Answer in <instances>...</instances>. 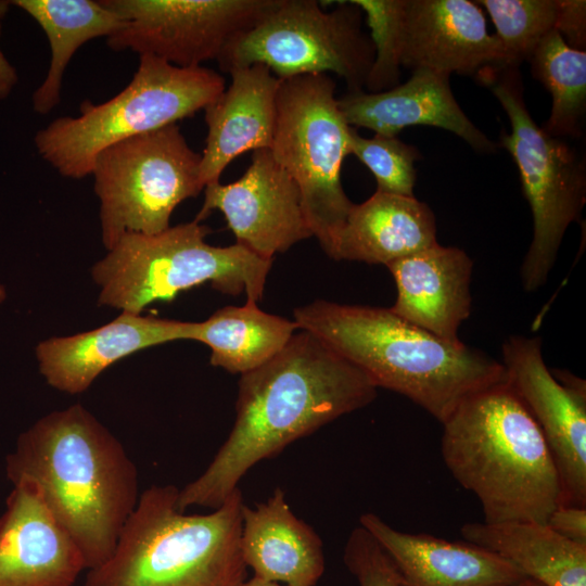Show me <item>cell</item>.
I'll return each instance as SVG.
<instances>
[{
    "instance_id": "cell-15",
    "label": "cell",
    "mask_w": 586,
    "mask_h": 586,
    "mask_svg": "<svg viewBox=\"0 0 586 586\" xmlns=\"http://www.w3.org/2000/svg\"><path fill=\"white\" fill-rule=\"evenodd\" d=\"M219 211L240 244L264 259H273L313 237L298 187L268 149L252 153L246 171L235 181L212 182L195 217L201 222Z\"/></svg>"
},
{
    "instance_id": "cell-10",
    "label": "cell",
    "mask_w": 586,
    "mask_h": 586,
    "mask_svg": "<svg viewBox=\"0 0 586 586\" xmlns=\"http://www.w3.org/2000/svg\"><path fill=\"white\" fill-rule=\"evenodd\" d=\"M201 161L177 124L103 149L91 175L105 249L110 251L126 233L152 235L167 230L174 209L205 188Z\"/></svg>"
},
{
    "instance_id": "cell-12",
    "label": "cell",
    "mask_w": 586,
    "mask_h": 586,
    "mask_svg": "<svg viewBox=\"0 0 586 586\" xmlns=\"http://www.w3.org/2000/svg\"><path fill=\"white\" fill-rule=\"evenodd\" d=\"M493 82L492 91L508 115L510 133L500 145L518 166L522 191L533 216V239L521 265L523 289L542 288L555 266L568 227L578 221L586 203L585 160L562 138L537 126L523 100L517 68Z\"/></svg>"
},
{
    "instance_id": "cell-26",
    "label": "cell",
    "mask_w": 586,
    "mask_h": 586,
    "mask_svg": "<svg viewBox=\"0 0 586 586\" xmlns=\"http://www.w3.org/2000/svg\"><path fill=\"white\" fill-rule=\"evenodd\" d=\"M298 329L294 320L260 310L255 303L226 306L199 322L195 341L211 348V364L231 373L249 372L271 359Z\"/></svg>"
},
{
    "instance_id": "cell-34",
    "label": "cell",
    "mask_w": 586,
    "mask_h": 586,
    "mask_svg": "<svg viewBox=\"0 0 586 586\" xmlns=\"http://www.w3.org/2000/svg\"><path fill=\"white\" fill-rule=\"evenodd\" d=\"M239 586H285L276 582L265 581L259 577L253 576L249 581L242 582Z\"/></svg>"
},
{
    "instance_id": "cell-27",
    "label": "cell",
    "mask_w": 586,
    "mask_h": 586,
    "mask_svg": "<svg viewBox=\"0 0 586 586\" xmlns=\"http://www.w3.org/2000/svg\"><path fill=\"white\" fill-rule=\"evenodd\" d=\"M532 73L552 98L542 129L557 138L581 137L586 112V52L571 48L557 31L545 36L531 53Z\"/></svg>"
},
{
    "instance_id": "cell-17",
    "label": "cell",
    "mask_w": 586,
    "mask_h": 586,
    "mask_svg": "<svg viewBox=\"0 0 586 586\" xmlns=\"http://www.w3.org/2000/svg\"><path fill=\"white\" fill-rule=\"evenodd\" d=\"M84 557L36 489L13 485L0 517V586H72Z\"/></svg>"
},
{
    "instance_id": "cell-29",
    "label": "cell",
    "mask_w": 586,
    "mask_h": 586,
    "mask_svg": "<svg viewBox=\"0 0 586 586\" xmlns=\"http://www.w3.org/2000/svg\"><path fill=\"white\" fill-rule=\"evenodd\" d=\"M348 151L372 173L377 191L415 196V162L419 158L417 148L397 137L375 135L370 139L364 138L352 127Z\"/></svg>"
},
{
    "instance_id": "cell-14",
    "label": "cell",
    "mask_w": 586,
    "mask_h": 586,
    "mask_svg": "<svg viewBox=\"0 0 586 586\" xmlns=\"http://www.w3.org/2000/svg\"><path fill=\"white\" fill-rule=\"evenodd\" d=\"M507 382L539 428L556 463L563 505L586 507V382L545 364L539 336L504 342Z\"/></svg>"
},
{
    "instance_id": "cell-23",
    "label": "cell",
    "mask_w": 586,
    "mask_h": 586,
    "mask_svg": "<svg viewBox=\"0 0 586 586\" xmlns=\"http://www.w3.org/2000/svg\"><path fill=\"white\" fill-rule=\"evenodd\" d=\"M436 242L435 215L426 203L375 191L353 204L329 257L387 266Z\"/></svg>"
},
{
    "instance_id": "cell-11",
    "label": "cell",
    "mask_w": 586,
    "mask_h": 586,
    "mask_svg": "<svg viewBox=\"0 0 586 586\" xmlns=\"http://www.w3.org/2000/svg\"><path fill=\"white\" fill-rule=\"evenodd\" d=\"M324 11L316 0H279L255 25L233 38L220 69L266 65L278 79L334 73L347 91L362 90L375 49L362 29V12L349 1Z\"/></svg>"
},
{
    "instance_id": "cell-2",
    "label": "cell",
    "mask_w": 586,
    "mask_h": 586,
    "mask_svg": "<svg viewBox=\"0 0 586 586\" xmlns=\"http://www.w3.org/2000/svg\"><path fill=\"white\" fill-rule=\"evenodd\" d=\"M11 483L34 487L79 548L86 570L113 553L139 499L137 468L122 443L82 405L52 411L7 456Z\"/></svg>"
},
{
    "instance_id": "cell-19",
    "label": "cell",
    "mask_w": 586,
    "mask_h": 586,
    "mask_svg": "<svg viewBox=\"0 0 586 586\" xmlns=\"http://www.w3.org/2000/svg\"><path fill=\"white\" fill-rule=\"evenodd\" d=\"M397 296L392 313L449 342L471 315L473 260L461 249L437 242L386 266Z\"/></svg>"
},
{
    "instance_id": "cell-32",
    "label": "cell",
    "mask_w": 586,
    "mask_h": 586,
    "mask_svg": "<svg viewBox=\"0 0 586 586\" xmlns=\"http://www.w3.org/2000/svg\"><path fill=\"white\" fill-rule=\"evenodd\" d=\"M546 524L562 537L586 546V507L562 504L550 513Z\"/></svg>"
},
{
    "instance_id": "cell-7",
    "label": "cell",
    "mask_w": 586,
    "mask_h": 586,
    "mask_svg": "<svg viewBox=\"0 0 586 586\" xmlns=\"http://www.w3.org/2000/svg\"><path fill=\"white\" fill-rule=\"evenodd\" d=\"M225 90V78L204 67L182 68L151 55H140L130 82L100 104L85 100L76 117L52 120L35 136L38 154L63 177L91 175L95 156L105 148L204 110Z\"/></svg>"
},
{
    "instance_id": "cell-36",
    "label": "cell",
    "mask_w": 586,
    "mask_h": 586,
    "mask_svg": "<svg viewBox=\"0 0 586 586\" xmlns=\"http://www.w3.org/2000/svg\"><path fill=\"white\" fill-rule=\"evenodd\" d=\"M5 289L3 285L0 284V304L5 300Z\"/></svg>"
},
{
    "instance_id": "cell-8",
    "label": "cell",
    "mask_w": 586,
    "mask_h": 586,
    "mask_svg": "<svg viewBox=\"0 0 586 586\" xmlns=\"http://www.w3.org/2000/svg\"><path fill=\"white\" fill-rule=\"evenodd\" d=\"M351 1L366 14L375 49L370 92L397 86L402 66L481 78L501 69L498 41L475 1Z\"/></svg>"
},
{
    "instance_id": "cell-25",
    "label": "cell",
    "mask_w": 586,
    "mask_h": 586,
    "mask_svg": "<svg viewBox=\"0 0 586 586\" xmlns=\"http://www.w3.org/2000/svg\"><path fill=\"white\" fill-rule=\"evenodd\" d=\"M42 28L51 48L47 76L33 94V109L48 114L60 102L62 79L75 52L97 37H110L124 25L122 17L93 0H15Z\"/></svg>"
},
{
    "instance_id": "cell-24",
    "label": "cell",
    "mask_w": 586,
    "mask_h": 586,
    "mask_svg": "<svg viewBox=\"0 0 586 586\" xmlns=\"http://www.w3.org/2000/svg\"><path fill=\"white\" fill-rule=\"evenodd\" d=\"M460 533L466 542L512 563L526 578L545 586H586V546L547 524L468 522Z\"/></svg>"
},
{
    "instance_id": "cell-35",
    "label": "cell",
    "mask_w": 586,
    "mask_h": 586,
    "mask_svg": "<svg viewBox=\"0 0 586 586\" xmlns=\"http://www.w3.org/2000/svg\"><path fill=\"white\" fill-rule=\"evenodd\" d=\"M513 586H545V585H543V584H540V583H538L536 581L526 578V579H524V581H522V582H520V583H518V584H515Z\"/></svg>"
},
{
    "instance_id": "cell-9",
    "label": "cell",
    "mask_w": 586,
    "mask_h": 586,
    "mask_svg": "<svg viewBox=\"0 0 586 586\" xmlns=\"http://www.w3.org/2000/svg\"><path fill=\"white\" fill-rule=\"evenodd\" d=\"M351 128L328 74L280 79L270 151L296 182L313 237L328 256L354 204L341 182Z\"/></svg>"
},
{
    "instance_id": "cell-20",
    "label": "cell",
    "mask_w": 586,
    "mask_h": 586,
    "mask_svg": "<svg viewBox=\"0 0 586 586\" xmlns=\"http://www.w3.org/2000/svg\"><path fill=\"white\" fill-rule=\"evenodd\" d=\"M359 524L392 558L400 586H513L526 579L506 559L466 540L400 532L372 512Z\"/></svg>"
},
{
    "instance_id": "cell-16",
    "label": "cell",
    "mask_w": 586,
    "mask_h": 586,
    "mask_svg": "<svg viewBox=\"0 0 586 586\" xmlns=\"http://www.w3.org/2000/svg\"><path fill=\"white\" fill-rule=\"evenodd\" d=\"M199 322L122 311L90 331L52 336L36 347L47 383L68 394L85 392L111 365L141 349L176 340L195 341Z\"/></svg>"
},
{
    "instance_id": "cell-18",
    "label": "cell",
    "mask_w": 586,
    "mask_h": 586,
    "mask_svg": "<svg viewBox=\"0 0 586 586\" xmlns=\"http://www.w3.org/2000/svg\"><path fill=\"white\" fill-rule=\"evenodd\" d=\"M445 73L417 69L400 85L381 92L347 91L337 99L351 127H364L375 135L396 137L410 126H432L463 139L475 151L496 152L491 141L457 103Z\"/></svg>"
},
{
    "instance_id": "cell-22",
    "label": "cell",
    "mask_w": 586,
    "mask_h": 586,
    "mask_svg": "<svg viewBox=\"0 0 586 586\" xmlns=\"http://www.w3.org/2000/svg\"><path fill=\"white\" fill-rule=\"evenodd\" d=\"M241 550L254 576L285 586H314L324 571L320 537L292 512L280 488L254 508L244 506Z\"/></svg>"
},
{
    "instance_id": "cell-1",
    "label": "cell",
    "mask_w": 586,
    "mask_h": 586,
    "mask_svg": "<svg viewBox=\"0 0 586 586\" xmlns=\"http://www.w3.org/2000/svg\"><path fill=\"white\" fill-rule=\"evenodd\" d=\"M377 390L316 335L295 333L271 359L241 374L234 425L206 470L179 489L177 508H218L257 462L367 406Z\"/></svg>"
},
{
    "instance_id": "cell-33",
    "label": "cell",
    "mask_w": 586,
    "mask_h": 586,
    "mask_svg": "<svg viewBox=\"0 0 586 586\" xmlns=\"http://www.w3.org/2000/svg\"><path fill=\"white\" fill-rule=\"evenodd\" d=\"M11 1H0V34L1 20L8 12ZM17 73L13 65L7 60L0 49V100H4L12 92L17 84Z\"/></svg>"
},
{
    "instance_id": "cell-6",
    "label": "cell",
    "mask_w": 586,
    "mask_h": 586,
    "mask_svg": "<svg viewBox=\"0 0 586 586\" xmlns=\"http://www.w3.org/2000/svg\"><path fill=\"white\" fill-rule=\"evenodd\" d=\"M211 229L193 220L152 235L126 233L91 268L99 305L142 314L152 303L209 282L224 294L259 302L272 260L240 244L205 242Z\"/></svg>"
},
{
    "instance_id": "cell-13",
    "label": "cell",
    "mask_w": 586,
    "mask_h": 586,
    "mask_svg": "<svg viewBox=\"0 0 586 586\" xmlns=\"http://www.w3.org/2000/svg\"><path fill=\"white\" fill-rule=\"evenodd\" d=\"M124 25L106 38L114 51L131 50L189 68L218 60L227 44L255 25L279 0H101Z\"/></svg>"
},
{
    "instance_id": "cell-3",
    "label": "cell",
    "mask_w": 586,
    "mask_h": 586,
    "mask_svg": "<svg viewBox=\"0 0 586 586\" xmlns=\"http://www.w3.org/2000/svg\"><path fill=\"white\" fill-rule=\"evenodd\" d=\"M308 331L361 370L377 387L399 393L441 424L471 396L507 381L501 361L418 328L390 308L317 300L295 308Z\"/></svg>"
},
{
    "instance_id": "cell-5",
    "label": "cell",
    "mask_w": 586,
    "mask_h": 586,
    "mask_svg": "<svg viewBox=\"0 0 586 586\" xmlns=\"http://www.w3.org/2000/svg\"><path fill=\"white\" fill-rule=\"evenodd\" d=\"M179 489L154 485L140 494L112 556L89 570L84 586H239L243 496L237 487L207 514L177 508Z\"/></svg>"
},
{
    "instance_id": "cell-4",
    "label": "cell",
    "mask_w": 586,
    "mask_h": 586,
    "mask_svg": "<svg viewBox=\"0 0 586 586\" xmlns=\"http://www.w3.org/2000/svg\"><path fill=\"white\" fill-rule=\"evenodd\" d=\"M442 425L443 461L480 500L483 522L546 524L564 504L548 445L507 381L464 400Z\"/></svg>"
},
{
    "instance_id": "cell-21",
    "label": "cell",
    "mask_w": 586,
    "mask_h": 586,
    "mask_svg": "<svg viewBox=\"0 0 586 586\" xmlns=\"http://www.w3.org/2000/svg\"><path fill=\"white\" fill-rule=\"evenodd\" d=\"M231 84L205 109L207 137L202 152L201 179L204 186L219 181L237 156L270 150L276 124V102L280 86L263 64L233 68Z\"/></svg>"
},
{
    "instance_id": "cell-30",
    "label": "cell",
    "mask_w": 586,
    "mask_h": 586,
    "mask_svg": "<svg viewBox=\"0 0 586 586\" xmlns=\"http://www.w3.org/2000/svg\"><path fill=\"white\" fill-rule=\"evenodd\" d=\"M344 563L359 586H400L399 571L375 538L362 526L349 534L344 547Z\"/></svg>"
},
{
    "instance_id": "cell-31",
    "label": "cell",
    "mask_w": 586,
    "mask_h": 586,
    "mask_svg": "<svg viewBox=\"0 0 586 586\" xmlns=\"http://www.w3.org/2000/svg\"><path fill=\"white\" fill-rule=\"evenodd\" d=\"M557 31L571 48H585L586 1L561 0Z\"/></svg>"
},
{
    "instance_id": "cell-28",
    "label": "cell",
    "mask_w": 586,
    "mask_h": 586,
    "mask_svg": "<svg viewBox=\"0 0 586 586\" xmlns=\"http://www.w3.org/2000/svg\"><path fill=\"white\" fill-rule=\"evenodd\" d=\"M495 27L501 69L517 68L538 42L557 30L561 0H481Z\"/></svg>"
}]
</instances>
